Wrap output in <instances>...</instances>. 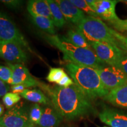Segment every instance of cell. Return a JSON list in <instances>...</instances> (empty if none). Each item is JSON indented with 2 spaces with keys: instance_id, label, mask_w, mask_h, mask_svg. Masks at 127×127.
Masks as SVG:
<instances>
[{
  "instance_id": "1",
  "label": "cell",
  "mask_w": 127,
  "mask_h": 127,
  "mask_svg": "<svg viewBox=\"0 0 127 127\" xmlns=\"http://www.w3.org/2000/svg\"><path fill=\"white\" fill-rule=\"evenodd\" d=\"M44 90L50 96L51 105L63 118L74 120L94 113L91 99L75 84L69 87L47 86Z\"/></svg>"
},
{
  "instance_id": "2",
  "label": "cell",
  "mask_w": 127,
  "mask_h": 127,
  "mask_svg": "<svg viewBox=\"0 0 127 127\" xmlns=\"http://www.w3.org/2000/svg\"><path fill=\"white\" fill-rule=\"evenodd\" d=\"M44 37L48 43L63 52L64 59L68 63L90 66L96 69L108 66L98 58L93 49L77 47L57 35L45 34Z\"/></svg>"
},
{
  "instance_id": "3",
  "label": "cell",
  "mask_w": 127,
  "mask_h": 127,
  "mask_svg": "<svg viewBox=\"0 0 127 127\" xmlns=\"http://www.w3.org/2000/svg\"><path fill=\"white\" fill-rule=\"evenodd\" d=\"M66 69L79 90L91 99L104 98L109 93L103 85L96 69L68 63Z\"/></svg>"
},
{
  "instance_id": "4",
  "label": "cell",
  "mask_w": 127,
  "mask_h": 127,
  "mask_svg": "<svg viewBox=\"0 0 127 127\" xmlns=\"http://www.w3.org/2000/svg\"><path fill=\"white\" fill-rule=\"evenodd\" d=\"M108 27L98 17H85L77 25V30L90 42H105L118 47V42Z\"/></svg>"
},
{
  "instance_id": "5",
  "label": "cell",
  "mask_w": 127,
  "mask_h": 127,
  "mask_svg": "<svg viewBox=\"0 0 127 127\" xmlns=\"http://www.w3.org/2000/svg\"><path fill=\"white\" fill-rule=\"evenodd\" d=\"M0 41L15 43L32 51L26 39L7 14L0 11Z\"/></svg>"
},
{
  "instance_id": "6",
  "label": "cell",
  "mask_w": 127,
  "mask_h": 127,
  "mask_svg": "<svg viewBox=\"0 0 127 127\" xmlns=\"http://www.w3.org/2000/svg\"><path fill=\"white\" fill-rule=\"evenodd\" d=\"M97 57L108 66H115L124 51L117 46L105 42H89Z\"/></svg>"
},
{
  "instance_id": "7",
  "label": "cell",
  "mask_w": 127,
  "mask_h": 127,
  "mask_svg": "<svg viewBox=\"0 0 127 127\" xmlns=\"http://www.w3.org/2000/svg\"><path fill=\"white\" fill-rule=\"evenodd\" d=\"M0 125L5 127H35L29 114L22 107L15 105L0 118Z\"/></svg>"
},
{
  "instance_id": "8",
  "label": "cell",
  "mask_w": 127,
  "mask_h": 127,
  "mask_svg": "<svg viewBox=\"0 0 127 127\" xmlns=\"http://www.w3.org/2000/svg\"><path fill=\"white\" fill-rule=\"evenodd\" d=\"M105 88L109 92L127 83V75L115 66L96 69Z\"/></svg>"
},
{
  "instance_id": "9",
  "label": "cell",
  "mask_w": 127,
  "mask_h": 127,
  "mask_svg": "<svg viewBox=\"0 0 127 127\" xmlns=\"http://www.w3.org/2000/svg\"><path fill=\"white\" fill-rule=\"evenodd\" d=\"M7 65L11 69L12 77L10 84L23 85L27 88L30 87H39L43 90L47 86L45 84L41 83L35 79L30 74L28 68L21 64L7 63Z\"/></svg>"
},
{
  "instance_id": "10",
  "label": "cell",
  "mask_w": 127,
  "mask_h": 127,
  "mask_svg": "<svg viewBox=\"0 0 127 127\" xmlns=\"http://www.w3.org/2000/svg\"><path fill=\"white\" fill-rule=\"evenodd\" d=\"M0 58L7 63L23 64L27 61V53L21 46L13 42L0 41Z\"/></svg>"
},
{
  "instance_id": "11",
  "label": "cell",
  "mask_w": 127,
  "mask_h": 127,
  "mask_svg": "<svg viewBox=\"0 0 127 127\" xmlns=\"http://www.w3.org/2000/svg\"><path fill=\"white\" fill-rule=\"evenodd\" d=\"M96 12L98 17L103 20L113 22L119 18L115 12V7L119 1L115 0H86Z\"/></svg>"
},
{
  "instance_id": "12",
  "label": "cell",
  "mask_w": 127,
  "mask_h": 127,
  "mask_svg": "<svg viewBox=\"0 0 127 127\" xmlns=\"http://www.w3.org/2000/svg\"><path fill=\"white\" fill-rule=\"evenodd\" d=\"M98 117L101 122L111 127H127V115L117 109L106 108Z\"/></svg>"
},
{
  "instance_id": "13",
  "label": "cell",
  "mask_w": 127,
  "mask_h": 127,
  "mask_svg": "<svg viewBox=\"0 0 127 127\" xmlns=\"http://www.w3.org/2000/svg\"><path fill=\"white\" fill-rule=\"evenodd\" d=\"M66 21L78 25L85 18V14L69 0H57Z\"/></svg>"
},
{
  "instance_id": "14",
  "label": "cell",
  "mask_w": 127,
  "mask_h": 127,
  "mask_svg": "<svg viewBox=\"0 0 127 127\" xmlns=\"http://www.w3.org/2000/svg\"><path fill=\"white\" fill-rule=\"evenodd\" d=\"M103 98L116 107L127 108V83L111 90Z\"/></svg>"
},
{
  "instance_id": "15",
  "label": "cell",
  "mask_w": 127,
  "mask_h": 127,
  "mask_svg": "<svg viewBox=\"0 0 127 127\" xmlns=\"http://www.w3.org/2000/svg\"><path fill=\"white\" fill-rule=\"evenodd\" d=\"M63 118L52 105L43 107V112L39 123V127H58Z\"/></svg>"
},
{
  "instance_id": "16",
  "label": "cell",
  "mask_w": 127,
  "mask_h": 127,
  "mask_svg": "<svg viewBox=\"0 0 127 127\" xmlns=\"http://www.w3.org/2000/svg\"><path fill=\"white\" fill-rule=\"evenodd\" d=\"M27 10L30 16H38L51 18L52 15L47 0H31L28 2Z\"/></svg>"
},
{
  "instance_id": "17",
  "label": "cell",
  "mask_w": 127,
  "mask_h": 127,
  "mask_svg": "<svg viewBox=\"0 0 127 127\" xmlns=\"http://www.w3.org/2000/svg\"><path fill=\"white\" fill-rule=\"evenodd\" d=\"M21 96L36 104H41L46 105H51L50 99H49L41 90L38 89H25L20 94Z\"/></svg>"
},
{
  "instance_id": "18",
  "label": "cell",
  "mask_w": 127,
  "mask_h": 127,
  "mask_svg": "<svg viewBox=\"0 0 127 127\" xmlns=\"http://www.w3.org/2000/svg\"><path fill=\"white\" fill-rule=\"evenodd\" d=\"M63 39L72 45L87 49H92L90 43L85 37L78 31L73 30H68L65 36H62Z\"/></svg>"
},
{
  "instance_id": "19",
  "label": "cell",
  "mask_w": 127,
  "mask_h": 127,
  "mask_svg": "<svg viewBox=\"0 0 127 127\" xmlns=\"http://www.w3.org/2000/svg\"><path fill=\"white\" fill-rule=\"evenodd\" d=\"M52 15V20L55 27L58 28H63L65 25L66 21L58 3L54 0H47Z\"/></svg>"
},
{
  "instance_id": "20",
  "label": "cell",
  "mask_w": 127,
  "mask_h": 127,
  "mask_svg": "<svg viewBox=\"0 0 127 127\" xmlns=\"http://www.w3.org/2000/svg\"><path fill=\"white\" fill-rule=\"evenodd\" d=\"M31 21L33 24L42 31L46 32L48 34L55 35L56 31L55 29V25L53 21L51 18L44 17L38 16H30Z\"/></svg>"
},
{
  "instance_id": "21",
  "label": "cell",
  "mask_w": 127,
  "mask_h": 127,
  "mask_svg": "<svg viewBox=\"0 0 127 127\" xmlns=\"http://www.w3.org/2000/svg\"><path fill=\"white\" fill-rule=\"evenodd\" d=\"M43 112V108L38 104L35 103L31 106L29 111V118L30 121L35 125H38Z\"/></svg>"
},
{
  "instance_id": "22",
  "label": "cell",
  "mask_w": 127,
  "mask_h": 127,
  "mask_svg": "<svg viewBox=\"0 0 127 127\" xmlns=\"http://www.w3.org/2000/svg\"><path fill=\"white\" fill-rule=\"evenodd\" d=\"M67 74L61 68H51L47 77L48 81L58 84Z\"/></svg>"
},
{
  "instance_id": "23",
  "label": "cell",
  "mask_w": 127,
  "mask_h": 127,
  "mask_svg": "<svg viewBox=\"0 0 127 127\" xmlns=\"http://www.w3.org/2000/svg\"><path fill=\"white\" fill-rule=\"evenodd\" d=\"M70 1L79 9H81L84 12L87 13L91 17H98L96 12L87 2L86 0H70Z\"/></svg>"
},
{
  "instance_id": "24",
  "label": "cell",
  "mask_w": 127,
  "mask_h": 127,
  "mask_svg": "<svg viewBox=\"0 0 127 127\" xmlns=\"http://www.w3.org/2000/svg\"><path fill=\"white\" fill-rule=\"evenodd\" d=\"M20 99L21 95L13 93H8L2 97L3 103L7 109H11L14 107Z\"/></svg>"
},
{
  "instance_id": "25",
  "label": "cell",
  "mask_w": 127,
  "mask_h": 127,
  "mask_svg": "<svg viewBox=\"0 0 127 127\" xmlns=\"http://www.w3.org/2000/svg\"><path fill=\"white\" fill-rule=\"evenodd\" d=\"M12 77V71L8 66L0 65V79L10 84Z\"/></svg>"
},
{
  "instance_id": "26",
  "label": "cell",
  "mask_w": 127,
  "mask_h": 127,
  "mask_svg": "<svg viewBox=\"0 0 127 127\" xmlns=\"http://www.w3.org/2000/svg\"><path fill=\"white\" fill-rule=\"evenodd\" d=\"M112 34L118 42V47L121 50L127 49V36L123 35L115 30L111 29Z\"/></svg>"
},
{
  "instance_id": "27",
  "label": "cell",
  "mask_w": 127,
  "mask_h": 127,
  "mask_svg": "<svg viewBox=\"0 0 127 127\" xmlns=\"http://www.w3.org/2000/svg\"><path fill=\"white\" fill-rule=\"evenodd\" d=\"M110 23L115 30L121 32L127 31V19L121 20L118 18V20L111 22Z\"/></svg>"
},
{
  "instance_id": "28",
  "label": "cell",
  "mask_w": 127,
  "mask_h": 127,
  "mask_svg": "<svg viewBox=\"0 0 127 127\" xmlns=\"http://www.w3.org/2000/svg\"><path fill=\"white\" fill-rule=\"evenodd\" d=\"M8 8L11 9H17L21 7L23 1L20 0H2L0 1Z\"/></svg>"
},
{
  "instance_id": "29",
  "label": "cell",
  "mask_w": 127,
  "mask_h": 127,
  "mask_svg": "<svg viewBox=\"0 0 127 127\" xmlns=\"http://www.w3.org/2000/svg\"><path fill=\"white\" fill-rule=\"evenodd\" d=\"M115 67L119 68L123 72L127 75V54L124 52V54L119 59L116 63Z\"/></svg>"
},
{
  "instance_id": "30",
  "label": "cell",
  "mask_w": 127,
  "mask_h": 127,
  "mask_svg": "<svg viewBox=\"0 0 127 127\" xmlns=\"http://www.w3.org/2000/svg\"><path fill=\"white\" fill-rule=\"evenodd\" d=\"M74 82L72 79H71L68 74L66 76H65L60 81L58 82V86L61 87H69L71 85H74Z\"/></svg>"
},
{
  "instance_id": "31",
  "label": "cell",
  "mask_w": 127,
  "mask_h": 127,
  "mask_svg": "<svg viewBox=\"0 0 127 127\" xmlns=\"http://www.w3.org/2000/svg\"><path fill=\"white\" fill-rule=\"evenodd\" d=\"M9 89V87L5 82L0 79V98L4 96L6 94L8 93Z\"/></svg>"
},
{
  "instance_id": "32",
  "label": "cell",
  "mask_w": 127,
  "mask_h": 127,
  "mask_svg": "<svg viewBox=\"0 0 127 127\" xmlns=\"http://www.w3.org/2000/svg\"><path fill=\"white\" fill-rule=\"evenodd\" d=\"M11 90L12 93L15 94H18L20 95L24 91L25 89H27L26 87L24 86L23 85H14L11 87Z\"/></svg>"
},
{
  "instance_id": "33",
  "label": "cell",
  "mask_w": 127,
  "mask_h": 127,
  "mask_svg": "<svg viewBox=\"0 0 127 127\" xmlns=\"http://www.w3.org/2000/svg\"><path fill=\"white\" fill-rule=\"evenodd\" d=\"M4 114V107L2 104L0 103V118Z\"/></svg>"
},
{
  "instance_id": "34",
  "label": "cell",
  "mask_w": 127,
  "mask_h": 127,
  "mask_svg": "<svg viewBox=\"0 0 127 127\" xmlns=\"http://www.w3.org/2000/svg\"><path fill=\"white\" fill-rule=\"evenodd\" d=\"M124 51V52L125 54H127V49H124V50H123Z\"/></svg>"
},
{
  "instance_id": "35",
  "label": "cell",
  "mask_w": 127,
  "mask_h": 127,
  "mask_svg": "<svg viewBox=\"0 0 127 127\" xmlns=\"http://www.w3.org/2000/svg\"><path fill=\"white\" fill-rule=\"evenodd\" d=\"M0 127H3V126H1V125H0Z\"/></svg>"
},
{
  "instance_id": "36",
  "label": "cell",
  "mask_w": 127,
  "mask_h": 127,
  "mask_svg": "<svg viewBox=\"0 0 127 127\" xmlns=\"http://www.w3.org/2000/svg\"></svg>"
}]
</instances>
